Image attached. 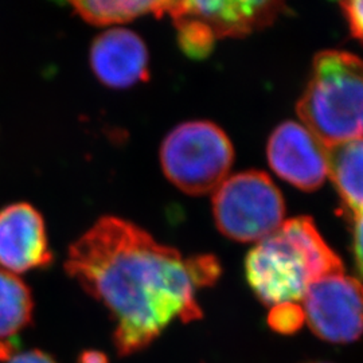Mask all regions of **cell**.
Masks as SVG:
<instances>
[{"mask_svg":"<svg viewBox=\"0 0 363 363\" xmlns=\"http://www.w3.org/2000/svg\"><path fill=\"white\" fill-rule=\"evenodd\" d=\"M65 269L111 313L120 357L147 349L177 319H201L196 289L213 286L220 273L214 257H183L113 216L101 217L72 244Z\"/></svg>","mask_w":363,"mask_h":363,"instance_id":"6da1fadb","label":"cell"},{"mask_svg":"<svg viewBox=\"0 0 363 363\" xmlns=\"http://www.w3.org/2000/svg\"><path fill=\"white\" fill-rule=\"evenodd\" d=\"M343 272L342 259L325 244L310 217L283 222L245 259L249 286L269 307L298 303L315 281Z\"/></svg>","mask_w":363,"mask_h":363,"instance_id":"7a4b0ae2","label":"cell"},{"mask_svg":"<svg viewBox=\"0 0 363 363\" xmlns=\"http://www.w3.org/2000/svg\"><path fill=\"white\" fill-rule=\"evenodd\" d=\"M296 111L325 148L363 138V60L340 50L319 52Z\"/></svg>","mask_w":363,"mask_h":363,"instance_id":"3957f363","label":"cell"},{"mask_svg":"<svg viewBox=\"0 0 363 363\" xmlns=\"http://www.w3.org/2000/svg\"><path fill=\"white\" fill-rule=\"evenodd\" d=\"M233 145L210 121H187L169 132L160 147L164 175L183 193H214L233 164Z\"/></svg>","mask_w":363,"mask_h":363,"instance_id":"277c9868","label":"cell"},{"mask_svg":"<svg viewBox=\"0 0 363 363\" xmlns=\"http://www.w3.org/2000/svg\"><path fill=\"white\" fill-rule=\"evenodd\" d=\"M213 213L220 233L241 242H259L283 225L286 203L267 174L245 171L220 183Z\"/></svg>","mask_w":363,"mask_h":363,"instance_id":"5b68a950","label":"cell"},{"mask_svg":"<svg viewBox=\"0 0 363 363\" xmlns=\"http://www.w3.org/2000/svg\"><path fill=\"white\" fill-rule=\"evenodd\" d=\"M304 301L312 333L328 343L345 345L363 335V284L345 272L315 281Z\"/></svg>","mask_w":363,"mask_h":363,"instance_id":"8992f818","label":"cell"},{"mask_svg":"<svg viewBox=\"0 0 363 363\" xmlns=\"http://www.w3.org/2000/svg\"><path fill=\"white\" fill-rule=\"evenodd\" d=\"M267 155L281 179L304 191L320 187L328 175L327 148L295 121H286L273 130Z\"/></svg>","mask_w":363,"mask_h":363,"instance_id":"52a82bcc","label":"cell"},{"mask_svg":"<svg viewBox=\"0 0 363 363\" xmlns=\"http://www.w3.org/2000/svg\"><path fill=\"white\" fill-rule=\"evenodd\" d=\"M52 262L45 220L30 203L0 210V269L18 274Z\"/></svg>","mask_w":363,"mask_h":363,"instance_id":"ba28073f","label":"cell"},{"mask_svg":"<svg viewBox=\"0 0 363 363\" xmlns=\"http://www.w3.org/2000/svg\"><path fill=\"white\" fill-rule=\"evenodd\" d=\"M91 66L105 86L130 88L148 79V49L135 31L124 27L108 28L91 43Z\"/></svg>","mask_w":363,"mask_h":363,"instance_id":"9c48e42d","label":"cell"},{"mask_svg":"<svg viewBox=\"0 0 363 363\" xmlns=\"http://www.w3.org/2000/svg\"><path fill=\"white\" fill-rule=\"evenodd\" d=\"M281 1H167V10L186 13L201 21L217 38L244 37L268 26L284 13Z\"/></svg>","mask_w":363,"mask_h":363,"instance_id":"30bf717a","label":"cell"},{"mask_svg":"<svg viewBox=\"0 0 363 363\" xmlns=\"http://www.w3.org/2000/svg\"><path fill=\"white\" fill-rule=\"evenodd\" d=\"M34 298L23 280L0 269V361L18 352L19 335L33 323Z\"/></svg>","mask_w":363,"mask_h":363,"instance_id":"8fae6325","label":"cell"},{"mask_svg":"<svg viewBox=\"0 0 363 363\" xmlns=\"http://www.w3.org/2000/svg\"><path fill=\"white\" fill-rule=\"evenodd\" d=\"M328 175L351 218L363 211V138L327 148Z\"/></svg>","mask_w":363,"mask_h":363,"instance_id":"7c38bea8","label":"cell"},{"mask_svg":"<svg viewBox=\"0 0 363 363\" xmlns=\"http://www.w3.org/2000/svg\"><path fill=\"white\" fill-rule=\"evenodd\" d=\"M74 11L88 23L94 26L120 25L133 21L145 13L162 16L167 10V1H72Z\"/></svg>","mask_w":363,"mask_h":363,"instance_id":"4fadbf2b","label":"cell"},{"mask_svg":"<svg viewBox=\"0 0 363 363\" xmlns=\"http://www.w3.org/2000/svg\"><path fill=\"white\" fill-rule=\"evenodd\" d=\"M178 31V43L182 50L191 58H205L213 50L216 37L205 23L186 13L169 11Z\"/></svg>","mask_w":363,"mask_h":363,"instance_id":"5bb4252c","label":"cell"},{"mask_svg":"<svg viewBox=\"0 0 363 363\" xmlns=\"http://www.w3.org/2000/svg\"><path fill=\"white\" fill-rule=\"evenodd\" d=\"M306 322L303 308L298 303H284L272 307L268 316V323L273 331L279 334H295Z\"/></svg>","mask_w":363,"mask_h":363,"instance_id":"9a60e30c","label":"cell"},{"mask_svg":"<svg viewBox=\"0 0 363 363\" xmlns=\"http://www.w3.org/2000/svg\"><path fill=\"white\" fill-rule=\"evenodd\" d=\"M340 7L349 22L351 34L363 42V0L342 1Z\"/></svg>","mask_w":363,"mask_h":363,"instance_id":"2e32d148","label":"cell"},{"mask_svg":"<svg viewBox=\"0 0 363 363\" xmlns=\"http://www.w3.org/2000/svg\"><path fill=\"white\" fill-rule=\"evenodd\" d=\"M352 226V253L355 259L357 273L363 284V211L351 218Z\"/></svg>","mask_w":363,"mask_h":363,"instance_id":"e0dca14e","label":"cell"},{"mask_svg":"<svg viewBox=\"0 0 363 363\" xmlns=\"http://www.w3.org/2000/svg\"><path fill=\"white\" fill-rule=\"evenodd\" d=\"M7 363H57L52 355H49L45 351L33 350L23 351V352H16L13 355Z\"/></svg>","mask_w":363,"mask_h":363,"instance_id":"ac0fdd59","label":"cell"},{"mask_svg":"<svg viewBox=\"0 0 363 363\" xmlns=\"http://www.w3.org/2000/svg\"><path fill=\"white\" fill-rule=\"evenodd\" d=\"M78 363H109V359L101 351L85 350L81 352Z\"/></svg>","mask_w":363,"mask_h":363,"instance_id":"d6986e66","label":"cell"},{"mask_svg":"<svg viewBox=\"0 0 363 363\" xmlns=\"http://www.w3.org/2000/svg\"><path fill=\"white\" fill-rule=\"evenodd\" d=\"M308 363H327V362H308Z\"/></svg>","mask_w":363,"mask_h":363,"instance_id":"ffe728a7","label":"cell"}]
</instances>
